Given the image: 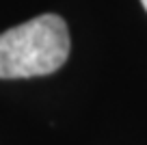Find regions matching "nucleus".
<instances>
[{
	"label": "nucleus",
	"instance_id": "obj_1",
	"mask_svg": "<svg viewBox=\"0 0 147 145\" xmlns=\"http://www.w3.org/2000/svg\"><path fill=\"white\" fill-rule=\"evenodd\" d=\"M69 56V30L61 15L43 13L0 33V78L54 74Z\"/></svg>",
	"mask_w": 147,
	"mask_h": 145
},
{
	"label": "nucleus",
	"instance_id": "obj_2",
	"mask_svg": "<svg viewBox=\"0 0 147 145\" xmlns=\"http://www.w3.org/2000/svg\"><path fill=\"white\" fill-rule=\"evenodd\" d=\"M141 5L145 7V11H147V0H141Z\"/></svg>",
	"mask_w": 147,
	"mask_h": 145
}]
</instances>
